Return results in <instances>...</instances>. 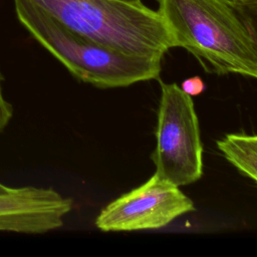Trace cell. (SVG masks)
Segmentation results:
<instances>
[{
	"label": "cell",
	"instance_id": "8fae6325",
	"mask_svg": "<svg viewBox=\"0 0 257 257\" xmlns=\"http://www.w3.org/2000/svg\"><path fill=\"white\" fill-rule=\"evenodd\" d=\"M11 189H12V187H8V186H6V185L0 183V194L7 193V192H9Z\"/></svg>",
	"mask_w": 257,
	"mask_h": 257
},
{
	"label": "cell",
	"instance_id": "9c48e42d",
	"mask_svg": "<svg viewBox=\"0 0 257 257\" xmlns=\"http://www.w3.org/2000/svg\"><path fill=\"white\" fill-rule=\"evenodd\" d=\"M181 88L187 94L191 96H197L205 90V82L200 76H193L186 78L182 82Z\"/></svg>",
	"mask_w": 257,
	"mask_h": 257
},
{
	"label": "cell",
	"instance_id": "277c9868",
	"mask_svg": "<svg viewBox=\"0 0 257 257\" xmlns=\"http://www.w3.org/2000/svg\"><path fill=\"white\" fill-rule=\"evenodd\" d=\"M161 84L152 159L156 174L180 187L198 181L203 174V146L192 96L177 83Z\"/></svg>",
	"mask_w": 257,
	"mask_h": 257
},
{
	"label": "cell",
	"instance_id": "3957f363",
	"mask_svg": "<svg viewBox=\"0 0 257 257\" xmlns=\"http://www.w3.org/2000/svg\"><path fill=\"white\" fill-rule=\"evenodd\" d=\"M68 29L123 53L163 58L175 38L158 11L118 0H29Z\"/></svg>",
	"mask_w": 257,
	"mask_h": 257
},
{
	"label": "cell",
	"instance_id": "7c38bea8",
	"mask_svg": "<svg viewBox=\"0 0 257 257\" xmlns=\"http://www.w3.org/2000/svg\"><path fill=\"white\" fill-rule=\"evenodd\" d=\"M118 1H122V2H125V3H128V4H135V5L143 4L142 0H118Z\"/></svg>",
	"mask_w": 257,
	"mask_h": 257
},
{
	"label": "cell",
	"instance_id": "ba28073f",
	"mask_svg": "<svg viewBox=\"0 0 257 257\" xmlns=\"http://www.w3.org/2000/svg\"><path fill=\"white\" fill-rule=\"evenodd\" d=\"M3 76L0 71V133L4 131L13 115V106L5 98L2 89Z\"/></svg>",
	"mask_w": 257,
	"mask_h": 257
},
{
	"label": "cell",
	"instance_id": "8992f818",
	"mask_svg": "<svg viewBox=\"0 0 257 257\" xmlns=\"http://www.w3.org/2000/svg\"><path fill=\"white\" fill-rule=\"evenodd\" d=\"M73 201L52 188L25 186L0 194V232L43 234L63 226Z\"/></svg>",
	"mask_w": 257,
	"mask_h": 257
},
{
	"label": "cell",
	"instance_id": "4fadbf2b",
	"mask_svg": "<svg viewBox=\"0 0 257 257\" xmlns=\"http://www.w3.org/2000/svg\"><path fill=\"white\" fill-rule=\"evenodd\" d=\"M256 30H257V29H256Z\"/></svg>",
	"mask_w": 257,
	"mask_h": 257
},
{
	"label": "cell",
	"instance_id": "5b68a950",
	"mask_svg": "<svg viewBox=\"0 0 257 257\" xmlns=\"http://www.w3.org/2000/svg\"><path fill=\"white\" fill-rule=\"evenodd\" d=\"M191 211L192 200L155 173L146 183L105 206L95 226L104 232L159 229Z\"/></svg>",
	"mask_w": 257,
	"mask_h": 257
},
{
	"label": "cell",
	"instance_id": "52a82bcc",
	"mask_svg": "<svg viewBox=\"0 0 257 257\" xmlns=\"http://www.w3.org/2000/svg\"><path fill=\"white\" fill-rule=\"evenodd\" d=\"M223 157L257 184V135L228 134L217 141Z\"/></svg>",
	"mask_w": 257,
	"mask_h": 257
},
{
	"label": "cell",
	"instance_id": "30bf717a",
	"mask_svg": "<svg viewBox=\"0 0 257 257\" xmlns=\"http://www.w3.org/2000/svg\"><path fill=\"white\" fill-rule=\"evenodd\" d=\"M245 12L251 14L257 19V0H232Z\"/></svg>",
	"mask_w": 257,
	"mask_h": 257
},
{
	"label": "cell",
	"instance_id": "7a4b0ae2",
	"mask_svg": "<svg viewBox=\"0 0 257 257\" xmlns=\"http://www.w3.org/2000/svg\"><path fill=\"white\" fill-rule=\"evenodd\" d=\"M14 7L29 34L79 81L113 88L159 78L162 58L132 55L99 44L68 29L29 0H14Z\"/></svg>",
	"mask_w": 257,
	"mask_h": 257
},
{
	"label": "cell",
	"instance_id": "6da1fadb",
	"mask_svg": "<svg viewBox=\"0 0 257 257\" xmlns=\"http://www.w3.org/2000/svg\"><path fill=\"white\" fill-rule=\"evenodd\" d=\"M176 40L208 72L257 79V30L232 0H158Z\"/></svg>",
	"mask_w": 257,
	"mask_h": 257
}]
</instances>
